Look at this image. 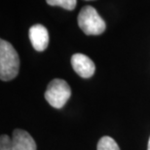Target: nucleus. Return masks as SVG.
Returning <instances> with one entry per match:
<instances>
[{
    "label": "nucleus",
    "mask_w": 150,
    "mask_h": 150,
    "mask_svg": "<svg viewBox=\"0 0 150 150\" xmlns=\"http://www.w3.org/2000/svg\"><path fill=\"white\" fill-rule=\"evenodd\" d=\"M20 58L14 47L5 41L0 40V79L2 81L13 80L19 73Z\"/></svg>",
    "instance_id": "obj_1"
},
{
    "label": "nucleus",
    "mask_w": 150,
    "mask_h": 150,
    "mask_svg": "<svg viewBox=\"0 0 150 150\" xmlns=\"http://www.w3.org/2000/svg\"><path fill=\"white\" fill-rule=\"evenodd\" d=\"M78 25L87 35H100L106 28L105 22L92 6L81 9L78 15Z\"/></svg>",
    "instance_id": "obj_2"
},
{
    "label": "nucleus",
    "mask_w": 150,
    "mask_h": 150,
    "mask_svg": "<svg viewBox=\"0 0 150 150\" xmlns=\"http://www.w3.org/2000/svg\"><path fill=\"white\" fill-rule=\"evenodd\" d=\"M44 96L45 100L51 106L57 109H61L69 100L71 89L67 81L57 78L49 83Z\"/></svg>",
    "instance_id": "obj_3"
},
{
    "label": "nucleus",
    "mask_w": 150,
    "mask_h": 150,
    "mask_svg": "<svg viewBox=\"0 0 150 150\" xmlns=\"http://www.w3.org/2000/svg\"><path fill=\"white\" fill-rule=\"evenodd\" d=\"M71 65L75 72L82 78L92 77L96 71L94 62L84 54H74L71 57Z\"/></svg>",
    "instance_id": "obj_4"
},
{
    "label": "nucleus",
    "mask_w": 150,
    "mask_h": 150,
    "mask_svg": "<svg viewBox=\"0 0 150 150\" xmlns=\"http://www.w3.org/2000/svg\"><path fill=\"white\" fill-rule=\"evenodd\" d=\"M29 40L32 47L38 52H43L49 45V32L42 25H34L29 28Z\"/></svg>",
    "instance_id": "obj_5"
},
{
    "label": "nucleus",
    "mask_w": 150,
    "mask_h": 150,
    "mask_svg": "<svg viewBox=\"0 0 150 150\" xmlns=\"http://www.w3.org/2000/svg\"><path fill=\"white\" fill-rule=\"evenodd\" d=\"M13 150H36V143L28 132L17 129L12 137Z\"/></svg>",
    "instance_id": "obj_6"
},
{
    "label": "nucleus",
    "mask_w": 150,
    "mask_h": 150,
    "mask_svg": "<svg viewBox=\"0 0 150 150\" xmlns=\"http://www.w3.org/2000/svg\"><path fill=\"white\" fill-rule=\"evenodd\" d=\"M97 150H120V147L112 137L105 136L98 140Z\"/></svg>",
    "instance_id": "obj_7"
},
{
    "label": "nucleus",
    "mask_w": 150,
    "mask_h": 150,
    "mask_svg": "<svg viewBox=\"0 0 150 150\" xmlns=\"http://www.w3.org/2000/svg\"><path fill=\"white\" fill-rule=\"evenodd\" d=\"M51 6H59L65 10L71 11L76 7L77 0H46Z\"/></svg>",
    "instance_id": "obj_8"
},
{
    "label": "nucleus",
    "mask_w": 150,
    "mask_h": 150,
    "mask_svg": "<svg viewBox=\"0 0 150 150\" xmlns=\"http://www.w3.org/2000/svg\"><path fill=\"white\" fill-rule=\"evenodd\" d=\"M0 150H13L12 139L7 134H2L0 137Z\"/></svg>",
    "instance_id": "obj_9"
},
{
    "label": "nucleus",
    "mask_w": 150,
    "mask_h": 150,
    "mask_svg": "<svg viewBox=\"0 0 150 150\" xmlns=\"http://www.w3.org/2000/svg\"><path fill=\"white\" fill-rule=\"evenodd\" d=\"M147 150H150V137H149V140H148V145H147Z\"/></svg>",
    "instance_id": "obj_10"
}]
</instances>
